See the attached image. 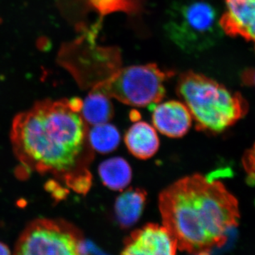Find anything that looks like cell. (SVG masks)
Returning a JSON list of instances; mask_svg holds the SVG:
<instances>
[{
    "mask_svg": "<svg viewBox=\"0 0 255 255\" xmlns=\"http://www.w3.org/2000/svg\"><path fill=\"white\" fill-rule=\"evenodd\" d=\"M11 139L15 155L25 169L63 181L86 169L90 159L87 124L66 100L42 101L18 114Z\"/></svg>",
    "mask_w": 255,
    "mask_h": 255,
    "instance_id": "1",
    "label": "cell"
},
{
    "mask_svg": "<svg viewBox=\"0 0 255 255\" xmlns=\"http://www.w3.org/2000/svg\"><path fill=\"white\" fill-rule=\"evenodd\" d=\"M159 209L177 249L193 255H208L222 247L240 218L237 199L222 183L201 174L166 188L159 194Z\"/></svg>",
    "mask_w": 255,
    "mask_h": 255,
    "instance_id": "2",
    "label": "cell"
},
{
    "mask_svg": "<svg viewBox=\"0 0 255 255\" xmlns=\"http://www.w3.org/2000/svg\"><path fill=\"white\" fill-rule=\"evenodd\" d=\"M177 95L194 119L197 130L218 133L227 129L248 112L243 96L212 79L194 72L182 74Z\"/></svg>",
    "mask_w": 255,
    "mask_h": 255,
    "instance_id": "3",
    "label": "cell"
},
{
    "mask_svg": "<svg viewBox=\"0 0 255 255\" xmlns=\"http://www.w3.org/2000/svg\"><path fill=\"white\" fill-rule=\"evenodd\" d=\"M167 14L166 33L188 53L208 49L222 33L216 8L207 0H177Z\"/></svg>",
    "mask_w": 255,
    "mask_h": 255,
    "instance_id": "4",
    "label": "cell"
},
{
    "mask_svg": "<svg viewBox=\"0 0 255 255\" xmlns=\"http://www.w3.org/2000/svg\"><path fill=\"white\" fill-rule=\"evenodd\" d=\"M173 75L155 64L134 65L114 72L93 89L125 105L150 107L163 99L164 82Z\"/></svg>",
    "mask_w": 255,
    "mask_h": 255,
    "instance_id": "5",
    "label": "cell"
},
{
    "mask_svg": "<svg viewBox=\"0 0 255 255\" xmlns=\"http://www.w3.org/2000/svg\"><path fill=\"white\" fill-rule=\"evenodd\" d=\"M83 241L78 228L63 220L41 219L28 224L18 238L16 255H78Z\"/></svg>",
    "mask_w": 255,
    "mask_h": 255,
    "instance_id": "6",
    "label": "cell"
},
{
    "mask_svg": "<svg viewBox=\"0 0 255 255\" xmlns=\"http://www.w3.org/2000/svg\"><path fill=\"white\" fill-rule=\"evenodd\" d=\"M177 243L164 226L149 223L133 231L124 243L123 255H174Z\"/></svg>",
    "mask_w": 255,
    "mask_h": 255,
    "instance_id": "7",
    "label": "cell"
},
{
    "mask_svg": "<svg viewBox=\"0 0 255 255\" xmlns=\"http://www.w3.org/2000/svg\"><path fill=\"white\" fill-rule=\"evenodd\" d=\"M226 11L219 18L223 32L255 44V0H226Z\"/></svg>",
    "mask_w": 255,
    "mask_h": 255,
    "instance_id": "8",
    "label": "cell"
},
{
    "mask_svg": "<svg viewBox=\"0 0 255 255\" xmlns=\"http://www.w3.org/2000/svg\"><path fill=\"white\" fill-rule=\"evenodd\" d=\"M152 124L159 132L169 137H181L187 134L192 123V117L182 102L169 101L150 106Z\"/></svg>",
    "mask_w": 255,
    "mask_h": 255,
    "instance_id": "9",
    "label": "cell"
},
{
    "mask_svg": "<svg viewBox=\"0 0 255 255\" xmlns=\"http://www.w3.org/2000/svg\"><path fill=\"white\" fill-rule=\"evenodd\" d=\"M128 150L137 158L147 159L155 155L159 146L155 128L143 122H136L126 133Z\"/></svg>",
    "mask_w": 255,
    "mask_h": 255,
    "instance_id": "10",
    "label": "cell"
},
{
    "mask_svg": "<svg viewBox=\"0 0 255 255\" xmlns=\"http://www.w3.org/2000/svg\"><path fill=\"white\" fill-rule=\"evenodd\" d=\"M146 192L139 188H130L117 198L114 206L116 217L122 228H128L140 219L146 201Z\"/></svg>",
    "mask_w": 255,
    "mask_h": 255,
    "instance_id": "11",
    "label": "cell"
},
{
    "mask_svg": "<svg viewBox=\"0 0 255 255\" xmlns=\"http://www.w3.org/2000/svg\"><path fill=\"white\" fill-rule=\"evenodd\" d=\"M81 116L85 123L95 126L108 123L114 115V107L110 97L92 89L83 102Z\"/></svg>",
    "mask_w": 255,
    "mask_h": 255,
    "instance_id": "12",
    "label": "cell"
},
{
    "mask_svg": "<svg viewBox=\"0 0 255 255\" xmlns=\"http://www.w3.org/2000/svg\"><path fill=\"white\" fill-rule=\"evenodd\" d=\"M99 174L106 187L112 190L122 191L130 184L132 170L126 159L117 157L101 163Z\"/></svg>",
    "mask_w": 255,
    "mask_h": 255,
    "instance_id": "13",
    "label": "cell"
},
{
    "mask_svg": "<svg viewBox=\"0 0 255 255\" xmlns=\"http://www.w3.org/2000/svg\"><path fill=\"white\" fill-rule=\"evenodd\" d=\"M118 129L108 123L93 126L88 130V141L90 147L102 154L110 153L117 149L120 143Z\"/></svg>",
    "mask_w": 255,
    "mask_h": 255,
    "instance_id": "14",
    "label": "cell"
},
{
    "mask_svg": "<svg viewBox=\"0 0 255 255\" xmlns=\"http://www.w3.org/2000/svg\"><path fill=\"white\" fill-rule=\"evenodd\" d=\"M90 2L103 16L121 11L130 14L138 8L137 0H90Z\"/></svg>",
    "mask_w": 255,
    "mask_h": 255,
    "instance_id": "15",
    "label": "cell"
},
{
    "mask_svg": "<svg viewBox=\"0 0 255 255\" xmlns=\"http://www.w3.org/2000/svg\"><path fill=\"white\" fill-rule=\"evenodd\" d=\"M65 184L78 194H85L92 186V175L87 169L70 174L65 178Z\"/></svg>",
    "mask_w": 255,
    "mask_h": 255,
    "instance_id": "16",
    "label": "cell"
},
{
    "mask_svg": "<svg viewBox=\"0 0 255 255\" xmlns=\"http://www.w3.org/2000/svg\"><path fill=\"white\" fill-rule=\"evenodd\" d=\"M243 166L248 173V182L255 184V143L253 147L247 151L243 157Z\"/></svg>",
    "mask_w": 255,
    "mask_h": 255,
    "instance_id": "17",
    "label": "cell"
},
{
    "mask_svg": "<svg viewBox=\"0 0 255 255\" xmlns=\"http://www.w3.org/2000/svg\"><path fill=\"white\" fill-rule=\"evenodd\" d=\"M46 189L48 192L51 193V195L56 200H63L68 194V190L62 187L59 183L55 181H48L46 184Z\"/></svg>",
    "mask_w": 255,
    "mask_h": 255,
    "instance_id": "18",
    "label": "cell"
},
{
    "mask_svg": "<svg viewBox=\"0 0 255 255\" xmlns=\"http://www.w3.org/2000/svg\"><path fill=\"white\" fill-rule=\"evenodd\" d=\"M241 80L245 85L253 86L255 88V68L245 70L242 73Z\"/></svg>",
    "mask_w": 255,
    "mask_h": 255,
    "instance_id": "19",
    "label": "cell"
},
{
    "mask_svg": "<svg viewBox=\"0 0 255 255\" xmlns=\"http://www.w3.org/2000/svg\"><path fill=\"white\" fill-rule=\"evenodd\" d=\"M69 107H70L71 110H73L74 112H78L80 113L81 112L82 105H83V102L80 98L78 97H74L71 100H68Z\"/></svg>",
    "mask_w": 255,
    "mask_h": 255,
    "instance_id": "20",
    "label": "cell"
},
{
    "mask_svg": "<svg viewBox=\"0 0 255 255\" xmlns=\"http://www.w3.org/2000/svg\"><path fill=\"white\" fill-rule=\"evenodd\" d=\"M11 251L9 247L5 245L4 243L0 242V255H10Z\"/></svg>",
    "mask_w": 255,
    "mask_h": 255,
    "instance_id": "21",
    "label": "cell"
}]
</instances>
